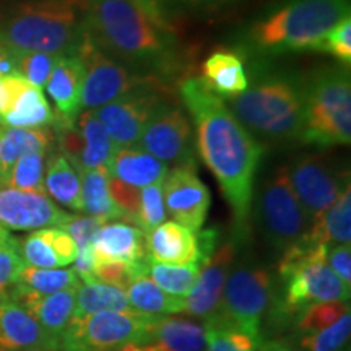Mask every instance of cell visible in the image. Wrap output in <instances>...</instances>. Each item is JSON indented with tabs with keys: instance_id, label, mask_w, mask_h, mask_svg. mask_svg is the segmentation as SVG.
I'll list each match as a JSON object with an SVG mask.
<instances>
[{
	"instance_id": "6da1fadb",
	"label": "cell",
	"mask_w": 351,
	"mask_h": 351,
	"mask_svg": "<svg viewBox=\"0 0 351 351\" xmlns=\"http://www.w3.org/2000/svg\"><path fill=\"white\" fill-rule=\"evenodd\" d=\"M179 95L194 122L202 161L217 178L232 212L236 234L243 238L251 223L256 176L267 147L236 119L225 99L200 77L182 80Z\"/></svg>"
},
{
	"instance_id": "7a4b0ae2",
	"label": "cell",
	"mask_w": 351,
	"mask_h": 351,
	"mask_svg": "<svg viewBox=\"0 0 351 351\" xmlns=\"http://www.w3.org/2000/svg\"><path fill=\"white\" fill-rule=\"evenodd\" d=\"M86 29L104 52L143 75L176 69L178 41L158 3L88 0Z\"/></svg>"
},
{
	"instance_id": "3957f363",
	"label": "cell",
	"mask_w": 351,
	"mask_h": 351,
	"mask_svg": "<svg viewBox=\"0 0 351 351\" xmlns=\"http://www.w3.org/2000/svg\"><path fill=\"white\" fill-rule=\"evenodd\" d=\"M350 0H283L245 29L243 44L261 57L315 51L337 23L350 16Z\"/></svg>"
},
{
	"instance_id": "277c9868",
	"label": "cell",
	"mask_w": 351,
	"mask_h": 351,
	"mask_svg": "<svg viewBox=\"0 0 351 351\" xmlns=\"http://www.w3.org/2000/svg\"><path fill=\"white\" fill-rule=\"evenodd\" d=\"M304 101V80L283 73H263L243 93L228 99V108L258 142L291 145L301 143Z\"/></svg>"
},
{
	"instance_id": "5b68a950",
	"label": "cell",
	"mask_w": 351,
	"mask_h": 351,
	"mask_svg": "<svg viewBox=\"0 0 351 351\" xmlns=\"http://www.w3.org/2000/svg\"><path fill=\"white\" fill-rule=\"evenodd\" d=\"M88 0H33L0 20V44L13 54H75L86 33Z\"/></svg>"
},
{
	"instance_id": "8992f818",
	"label": "cell",
	"mask_w": 351,
	"mask_h": 351,
	"mask_svg": "<svg viewBox=\"0 0 351 351\" xmlns=\"http://www.w3.org/2000/svg\"><path fill=\"white\" fill-rule=\"evenodd\" d=\"M304 129L301 143L348 145L351 140V80L348 67H327L304 80Z\"/></svg>"
},
{
	"instance_id": "52a82bcc",
	"label": "cell",
	"mask_w": 351,
	"mask_h": 351,
	"mask_svg": "<svg viewBox=\"0 0 351 351\" xmlns=\"http://www.w3.org/2000/svg\"><path fill=\"white\" fill-rule=\"evenodd\" d=\"M278 276L283 282V311L300 314L313 302L350 301V288L327 263V245L309 241L282 254Z\"/></svg>"
},
{
	"instance_id": "ba28073f",
	"label": "cell",
	"mask_w": 351,
	"mask_h": 351,
	"mask_svg": "<svg viewBox=\"0 0 351 351\" xmlns=\"http://www.w3.org/2000/svg\"><path fill=\"white\" fill-rule=\"evenodd\" d=\"M254 200L263 236L280 256L293 245L304 243L311 219L293 191L287 165L275 168L263 179Z\"/></svg>"
},
{
	"instance_id": "9c48e42d",
	"label": "cell",
	"mask_w": 351,
	"mask_h": 351,
	"mask_svg": "<svg viewBox=\"0 0 351 351\" xmlns=\"http://www.w3.org/2000/svg\"><path fill=\"white\" fill-rule=\"evenodd\" d=\"M274 278L262 263L234 262L223 289L218 313L208 320L234 326L249 335H262V322L274 300Z\"/></svg>"
},
{
	"instance_id": "30bf717a",
	"label": "cell",
	"mask_w": 351,
	"mask_h": 351,
	"mask_svg": "<svg viewBox=\"0 0 351 351\" xmlns=\"http://www.w3.org/2000/svg\"><path fill=\"white\" fill-rule=\"evenodd\" d=\"M75 54L80 57L85 69L82 109H98L132 90L152 85L155 78L135 72L104 52L93 41L88 29Z\"/></svg>"
},
{
	"instance_id": "8fae6325",
	"label": "cell",
	"mask_w": 351,
	"mask_h": 351,
	"mask_svg": "<svg viewBox=\"0 0 351 351\" xmlns=\"http://www.w3.org/2000/svg\"><path fill=\"white\" fill-rule=\"evenodd\" d=\"M153 315L99 313L72 317L60 339V351H121L140 337Z\"/></svg>"
},
{
	"instance_id": "7c38bea8",
	"label": "cell",
	"mask_w": 351,
	"mask_h": 351,
	"mask_svg": "<svg viewBox=\"0 0 351 351\" xmlns=\"http://www.w3.org/2000/svg\"><path fill=\"white\" fill-rule=\"evenodd\" d=\"M135 147L165 165H197L194 127L184 109L163 103L143 127Z\"/></svg>"
},
{
	"instance_id": "4fadbf2b",
	"label": "cell",
	"mask_w": 351,
	"mask_h": 351,
	"mask_svg": "<svg viewBox=\"0 0 351 351\" xmlns=\"http://www.w3.org/2000/svg\"><path fill=\"white\" fill-rule=\"evenodd\" d=\"M288 178L311 223L339 199L350 184V174L333 168L332 161L319 153H304L287 165Z\"/></svg>"
},
{
	"instance_id": "5bb4252c",
	"label": "cell",
	"mask_w": 351,
	"mask_h": 351,
	"mask_svg": "<svg viewBox=\"0 0 351 351\" xmlns=\"http://www.w3.org/2000/svg\"><path fill=\"white\" fill-rule=\"evenodd\" d=\"M163 103L156 90L147 85L93 111L117 147H134L153 112Z\"/></svg>"
},
{
	"instance_id": "9a60e30c",
	"label": "cell",
	"mask_w": 351,
	"mask_h": 351,
	"mask_svg": "<svg viewBox=\"0 0 351 351\" xmlns=\"http://www.w3.org/2000/svg\"><path fill=\"white\" fill-rule=\"evenodd\" d=\"M163 197L166 212L173 221L200 231L207 219L212 194L200 181L197 165L174 166L163 179Z\"/></svg>"
},
{
	"instance_id": "2e32d148",
	"label": "cell",
	"mask_w": 351,
	"mask_h": 351,
	"mask_svg": "<svg viewBox=\"0 0 351 351\" xmlns=\"http://www.w3.org/2000/svg\"><path fill=\"white\" fill-rule=\"evenodd\" d=\"M56 112L47 103L43 88L33 85L20 73L0 80V125L15 129L51 127Z\"/></svg>"
},
{
	"instance_id": "e0dca14e",
	"label": "cell",
	"mask_w": 351,
	"mask_h": 351,
	"mask_svg": "<svg viewBox=\"0 0 351 351\" xmlns=\"http://www.w3.org/2000/svg\"><path fill=\"white\" fill-rule=\"evenodd\" d=\"M236 257H238V244L234 239H228L215 247L207 261L200 263V271L194 288L184 298V314L208 320L218 313L223 289Z\"/></svg>"
},
{
	"instance_id": "ac0fdd59",
	"label": "cell",
	"mask_w": 351,
	"mask_h": 351,
	"mask_svg": "<svg viewBox=\"0 0 351 351\" xmlns=\"http://www.w3.org/2000/svg\"><path fill=\"white\" fill-rule=\"evenodd\" d=\"M73 215L57 207L46 194L0 186V226L7 231H36L62 226Z\"/></svg>"
},
{
	"instance_id": "d6986e66",
	"label": "cell",
	"mask_w": 351,
	"mask_h": 351,
	"mask_svg": "<svg viewBox=\"0 0 351 351\" xmlns=\"http://www.w3.org/2000/svg\"><path fill=\"white\" fill-rule=\"evenodd\" d=\"M121 351H207V335L197 320L153 315L138 339Z\"/></svg>"
},
{
	"instance_id": "ffe728a7",
	"label": "cell",
	"mask_w": 351,
	"mask_h": 351,
	"mask_svg": "<svg viewBox=\"0 0 351 351\" xmlns=\"http://www.w3.org/2000/svg\"><path fill=\"white\" fill-rule=\"evenodd\" d=\"M0 351H60V345L23 306L3 298L0 300Z\"/></svg>"
},
{
	"instance_id": "44dd1931",
	"label": "cell",
	"mask_w": 351,
	"mask_h": 351,
	"mask_svg": "<svg viewBox=\"0 0 351 351\" xmlns=\"http://www.w3.org/2000/svg\"><path fill=\"white\" fill-rule=\"evenodd\" d=\"M8 298L23 306L44 330L59 340L60 345L65 328L69 327L75 313L77 288L62 289L52 295H38V293L13 287Z\"/></svg>"
},
{
	"instance_id": "7402d4cb",
	"label": "cell",
	"mask_w": 351,
	"mask_h": 351,
	"mask_svg": "<svg viewBox=\"0 0 351 351\" xmlns=\"http://www.w3.org/2000/svg\"><path fill=\"white\" fill-rule=\"evenodd\" d=\"M96 262H150L147 251V236L138 226L127 221L104 223L96 232L93 244Z\"/></svg>"
},
{
	"instance_id": "603a6c76",
	"label": "cell",
	"mask_w": 351,
	"mask_h": 351,
	"mask_svg": "<svg viewBox=\"0 0 351 351\" xmlns=\"http://www.w3.org/2000/svg\"><path fill=\"white\" fill-rule=\"evenodd\" d=\"M77 244L60 226L41 228L20 241V254L26 265L38 269H62L77 257Z\"/></svg>"
},
{
	"instance_id": "cb8c5ba5",
	"label": "cell",
	"mask_w": 351,
	"mask_h": 351,
	"mask_svg": "<svg viewBox=\"0 0 351 351\" xmlns=\"http://www.w3.org/2000/svg\"><path fill=\"white\" fill-rule=\"evenodd\" d=\"M85 69L77 54L59 56L49 78L46 82V90L54 101L59 119L73 122L82 109V90Z\"/></svg>"
},
{
	"instance_id": "d4e9b609",
	"label": "cell",
	"mask_w": 351,
	"mask_h": 351,
	"mask_svg": "<svg viewBox=\"0 0 351 351\" xmlns=\"http://www.w3.org/2000/svg\"><path fill=\"white\" fill-rule=\"evenodd\" d=\"M147 236L148 258L169 265L200 263L199 239L195 231L176 221H165Z\"/></svg>"
},
{
	"instance_id": "484cf974",
	"label": "cell",
	"mask_w": 351,
	"mask_h": 351,
	"mask_svg": "<svg viewBox=\"0 0 351 351\" xmlns=\"http://www.w3.org/2000/svg\"><path fill=\"white\" fill-rule=\"evenodd\" d=\"M108 173L134 187L163 182L169 166L138 147H117L108 163Z\"/></svg>"
},
{
	"instance_id": "4316f807",
	"label": "cell",
	"mask_w": 351,
	"mask_h": 351,
	"mask_svg": "<svg viewBox=\"0 0 351 351\" xmlns=\"http://www.w3.org/2000/svg\"><path fill=\"white\" fill-rule=\"evenodd\" d=\"M239 54L231 51H215L202 65V80L215 95L231 99L247 88L249 78Z\"/></svg>"
},
{
	"instance_id": "83f0119b",
	"label": "cell",
	"mask_w": 351,
	"mask_h": 351,
	"mask_svg": "<svg viewBox=\"0 0 351 351\" xmlns=\"http://www.w3.org/2000/svg\"><path fill=\"white\" fill-rule=\"evenodd\" d=\"M47 155L49 156L46 158V173H44V189L47 197L72 212H83L82 179L78 169L59 150Z\"/></svg>"
},
{
	"instance_id": "f1b7e54d",
	"label": "cell",
	"mask_w": 351,
	"mask_h": 351,
	"mask_svg": "<svg viewBox=\"0 0 351 351\" xmlns=\"http://www.w3.org/2000/svg\"><path fill=\"white\" fill-rule=\"evenodd\" d=\"M56 142L52 127L39 129H15L2 127L0 130V186L5 181L8 171L26 153L51 152Z\"/></svg>"
},
{
	"instance_id": "f546056e",
	"label": "cell",
	"mask_w": 351,
	"mask_h": 351,
	"mask_svg": "<svg viewBox=\"0 0 351 351\" xmlns=\"http://www.w3.org/2000/svg\"><path fill=\"white\" fill-rule=\"evenodd\" d=\"M75 127L82 137V152L75 163L78 173L108 166L117 145L109 137L93 109H85L78 114Z\"/></svg>"
},
{
	"instance_id": "4dcf8cb0",
	"label": "cell",
	"mask_w": 351,
	"mask_h": 351,
	"mask_svg": "<svg viewBox=\"0 0 351 351\" xmlns=\"http://www.w3.org/2000/svg\"><path fill=\"white\" fill-rule=\"evenodd\" d=\"M307 241L320 245L350 244L351 241V184L343 189L326 212L311 223Z\"/></svg>"
},
{
	"instance_id": "1f68e13d",
	"label": "cell",
	"mask_w": 351,
	"mask_h": 351,
	"mask_svg": "<svg viewBox=\"0 0 351 351\" xmlns=\"http://www.w3.org/2000/svg\"><path fill=\"white\" fill-rule=\"evenodd\" d=\"M207 351H293L288 345L278 340H267L262 335L254 337L217 320H205Z\"/></svg>"
},
{
	"instance_id": "d6a6232c",
	"label": "cell",
	"mask_w": 351,
	"mask_h": 351,
	"mask_svg": "<svg viewBox=\"0 0 351 351\" xmlns=\"http://www.w3.org/2000/svg\"><path fill=\"white\" fill-rule=\"evenodd\" d=\"M82 179V208L88 217H95L103 221H125L124 215L114 204L109 194V173L106 166L86 169L80 173Z\"/></svg>"
},
{
	"instance_id": "836d02e7",
	"label": "cell",
	"mask_w": 351,
	"mask_h": 351,
	"mask_svg": "<svg viewBox=\"0 0 351 351\" xmlns=\"http://www.w3.org/2000/svg\"><path fill=\"white\" fill-rule=\"evenodd\" d=\"M99 313H135V311L127 300L125 289L103 282L80 285L77 288L73 317Z\"/></svg>"
},
{
	"instance_id": "e575fe53",
	"label": "cell",
	"mask_w": 351,
	"mask_h": 351,
	"mask_svg": "<svg viewBox=\"0 0 351 351\" xmlns=\"http://www.w3.org/2000/svg\"><path fill=\"white\" fill-rule=\"evenodd\" d=\"M127 300L132 309L145 315H173L184 311V298H178L163 291L148 278L138 276L125 288Z\"/></svg>"
},
{
	"instance_id": "d590c367",
	"label": "cell",
	"mask_w": 351,
	"mask_h": 351,
	"mask_svg": "<svg viewBox=\"0 0 351 351\" xmlns=\"http://www.w3.org/2000/svg\"><path fill=\"white\" fill-rule=\"evenodd\" d=\"M15 287L38 295H52L62 289L78 288L80 278L72 269H38L25 263Z\"/></svg>"
},
{
	"instance_id": "8d00e7d4",
	"label": "cell",
	"mask_w": 351,
	"mask_h": 351,
	"mask_svg": "<svg viewBox=\"0 0 351 351\" xmlns=\"http://www.w3.org/2000/svg\"><path fill=\"white\" fill-rule=\"evenodd\" d=\"M200 271V263H187V265H169V263H148V275L152 282L160 287L168 295L186 298L194 288L197 276Z\"/></svg>"
},
{
	"instance_id": "74e56055",
	"label": "cell",
	"mask_w": 351,
	"mask_h": 351,
	"mask_svg": "<svg viewBox=\"0 0 351 351\" xmlns=\"http://www.w3.org/2000/svg\"><path fill=\"white\" fill-rule=\"evenodd\" d=\"M49 152L26 153L12 166L2 186H8L19 191L46 194L44 189V173H46V158ZM47 195V194H46Z\"/></svg>"
},
{
	"instance_id": "f35d334b",
	"label": "cell",
	"mask_w": 351,
	"mask_h": 351,
	"mask_svg": "<svg viewBox=\"0 0 351 351\" xmlns=\"http://www.w3.org/2000/svg\"><path fill=\"white\" fill-rule=\"evenodd\" d=\"M346 313H350V301L313 302L296 315V330L300 335L320 332L333 326Z\"/></svg>"
},
{
	"instance_id": "ab89813d",
	"label": "cell",
	"mask_w": 351,
	"mask_h": 351,
	"mask_svg": "<svg viewBox=\"0 0 351 351\" xmlns=\"http://www.w3.org/2000/svg\"><path fill=\"white\" fill-rule=\"evenodd\" d=\"M351 333V314L337 320L330 327L315 333L300 335L298 348L300 351H348Z\"/></svg>"
},
{
	"instance_id": "60d3db41",
	"label": "cell",
	"mask_w": 351,
	"mask_h": 351,
	"mask_svg": "<svg viewBox=\"0 0 351 351\" xmlns=\"http://www.w3.org/2000/svg\"><path fill=\"white\" fill-rule=\"evenodd\" d=\"M168 219V212L165 207L163 182L150 184L140 189V210L137 218V226L145 234H148L161 223Z\"/></svg>"
},
{
	"instance_id": "b9f144b4",
	"label": "cell",
	"mask_w": 351,
	"mask_h": 351,
	"mask_svg": "<svg viewBox=\"0 0 351 351\" xmlns=\"http://www.w3.org/2000/svg\"><path fill=\"white\" fill-rule=\"evenodd\" d=\"M13 56H15L16 72L39 88L46 86L52 67L59 59V56L51 52H20Z\"/></svg>"
},
{
	"instance_id": "7bdbcfd3",
	"label": "cell",
	"mask_w": 351,
	"mask_h": 351,
	"mask_svg": "<svg viewBox=\"0 0 351 351\" xmlns=\"http://www.w3.org/2000/svg\"><path fill=\"white\" fill-rule=\"evenodd\" d=\"M25 262L20 254V239L13 236L0 243V300L8 298L19 280Z\"/></svg>"
},
{
	"instance_id": "ee69618b",
	"label": "cell",
	"mask_w": 351,
	"mask_h": 351,
	"mask_svg": "<svg viewBox=\"0 0 351 351\" xmlns=\"http://www.w3.org/2000/svg\"><path fill=\"white\" fill-rule=\"evenodd\" d=\"M148 263H124V262H96V282L114 285L125 289L138 276L148 275Z\"/></svg>"
},
{
	"instance_id": "f6af8a7d",
	"label": "cell",
	"mask_w": 351,
	"mask_h": 351,
	"mask_svg": "<svg viewBox=\"0 0 351 351\" xmlns=\"http://www.w3.org/2000/svg\"><path fill=\"white\" fill-rule=\"evenodd\" d=\"M319 52H328V54L340 60L341 64L350 67L351 64V15L346 16L337 23L324 36L320 43Z\"/></svg>"
},
{
	"instance_id": "bcb514c9",
	"label": "cell",
	"mask_w": 351,
	"mask_h": 351,
	"mask_svg": "<svg viewBox=\"0 0 351 351\" xmlns=\"http://www.w3.org/2000/svg\"><path fill=\"white\" fill-rule=\"evenodd\" d=\"M109 194H111L114 204L124 215L125 221L137 225L138 210H140V187H134L119 179L109 176Z\"/></svg>"
},
{
	"instance_id": "7dc6e473",
	"label": "cell",
	"mask_w": 351,
	"mask_h": 351,
	"mask_svg": "<svg viewBox=\"0 0 351 351\" xmlns=\"http://www.w3.org/2000/svg\"><path fill=\"white\" fill-rule=\"evenodd\" d=\"M104 223L106 221L95 217H88V215H85V217H75V215H73L72 219L60 228L72 236V239L75 241L77 244V249H82L93 244L96 232L101 230V226H103Z\"/></svg>"
},
{
	"instance_id": "c3c4849f",
	"label": "cell",
	"mask_w": 351,
	"mask_h": 351,
	"mask_svg": "<svg viewBox=\"0 0 351 351\" xmlns=\"http://www.w3.org/2000/svg\"><path fill=\"white\" fill-rule=\"evenodd\" d=\"M327 263L345 285H351V247L350 244L327 245Z\"/></svg>"
},
{
	"instance_id": "681fc988",
	"label": "cell",
	"mask_w": 351,
	"mask_h": 351,
	"mask_svg": "<svg viewBox=\"0 0 351 351\" xmlns=\"http://www.w3.org/2000/svg\"><path fill=\"white\" fill-rule=\"evenodd\" d=\"M95 256H93V247L86 245V247L78 249L75 261H73V271L83 283H95Z\"/></svg>"
},
{
	"instance_id": "f907efd6",
	"label": "cell",
	"mask_w": 351,
	"mask_h": 351,
	"mask_svg": "<svg viewBox=\"0 0 351 351\" xmlns=\"http://www.w3.org/2000/svg\"><path fill=\"white\" fill-rule=\"evenodd\" d=\"M16 72V64H15V56L12 51H8L5 46L0 44V78L15 75Z\"/></svg>"
},
{
	"instance_id": "816d5d0a",
	"label": "cell",
	"mask_w": 351,
	"mask_h": 351,
	"mask_svg": "<svg viewBox=\"0 0 351 351\" xmlns=\"http://www.w3.org/2000/svg\"><path fill=\"white\" fill-rule=\"evenodd\" d=\"M158 2H169L178 3V5L186 7H208V5H219V3H226L230 0H158Z\"/></svg>"
},
{
	"instance_id": "f5cc1de1",
	"label": "cell",
	"mask_w": 351,
	"mask_h": 351,
	"mask_svg": "<svg viewBox=\"0 0 351 351\" xmlns=\"http://www.w3.org/2000/svg\"><path fill=\"white\" fill-rule=\"evenodd\" d=\"M140 2H147V3H158V5H160V2H158V0H140Z\"/></svg>"
},
{
	"instance_id": "db71d44e",
	"label": "cell",
	"mask_w": 351,
	"mask_h": 351,
	"mask_svg": "<svg viewBox=\"0 0 351 351\" xmlns=\"http://www.w3.org/2000/svg\"><path fill=\"white\" fill-rule=\"evenodd\" d=\"M0 130H2V125H0Z\"/></svg>"
},
{
	"instance_id": "11a10c76",
	"label": "cell",
	"mask_w": 351,
	"mask_h": 351,
	"mask_svg": "<svg viewBox=\"0 0 351 351\" xmlns=\"http://www.w3.org/2000/svg\"><path fill=\"white\" fill-rule=\"evenodd\" d=\"M0 80H2V78H0Z\"/></svg>"
}]
</instances>
